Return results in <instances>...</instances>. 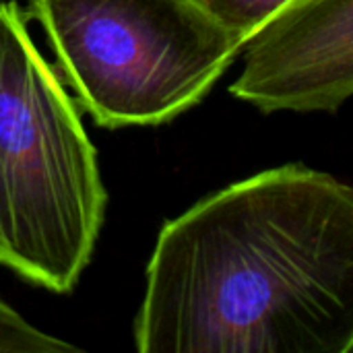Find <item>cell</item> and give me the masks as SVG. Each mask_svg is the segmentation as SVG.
Listing matches in <instances>:
<instances>
[{
    "mask_svg": "<svg viewBox=\"0 0 353 353\" xmlns=\"http://www.w3.org/2000/svg\"><path fill=\"white\" fill-rule=\"evenodd\" d=\"M29 12L77 105L101 128L178 118L242 50L194 0H29Z\"/></svg>",
    "mask_w": 353,
    "mask_h": 353,
    "instance_id": "3957f363",
    "label": "cell"
},
{
    "mask_svg": "<svg viewBox=\"0 0 353 353\" xmlns=\"http://www.w3.org/2000/svg\"><path fill=\"white\" fill-rule=\"evenodd\" d=\"M244 43L288 0H194Z\"/></svg>",
    "mask_w": 353,
    "mask_h": 353,
    "instance_id": "8992f818",
    "label": "cell"
},
{
    "mask_svg": "<svg viewBox=\"0 0 353 353\" xmlns=\"http://www.w3.org/2000/svg\"><path fill=\"white\" fill-rule=\"evenodd\" d=\"M240 52L234 97L263 114H333L353 93V0H288Z\"/></svg>",
    "mask_w": 353,
    "mask_h": 353,
    "instance_id": "277c9868",
    "label": "cell"
},
{
    "mask_svg": "<svg viewBox=\"0 0 353 353\" xmlns=\"http://www.w3.org/2000/svg\"><path fill=\"white\" fill-rule=\"evenodd\" d=\"M74 343L43 333L0 298V353H70Z\"/></svg>",
    "mask_w": 353,
    "mask_h": 353,
    "instance_id": "5b68a950",
    "label": "cell"
},
{
    "mask_svg": "<svg viewBox=\"0 0 353 353\" xmlns=\"http://www.w3.org/2000/svg\"><path fill=\"white\" fill-rule=\"evenodd\" d=\"M132 335L141 353H352V186L290 163L170 219Z\"/></svg>",
    "mask_w": 353,
    "mask_h": 353,
    "instance_id": "6da1fadb",
    "label": "cell"
},
{
    "mask_svg": "<svg viewBox=\"0 0 353 353\" xmlns=\"http://www.w3.org/2000/svg\"><path fill=\"white\" fill-rule=\"evenodd\" d=\"M108 192L97 149L21 6L0 0V265L52 294L89 267Z\"/></svg>",
    "mask_w": 353,
    "mask_h": 353,
    "instance_id": "7a4b0ae2",
    "label": "cell"
}]
</instances>
